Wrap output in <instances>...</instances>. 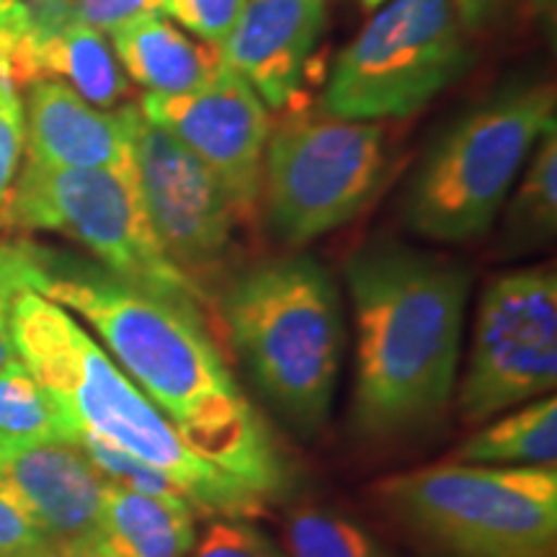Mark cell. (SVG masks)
Instances as JSON below:
<instances>
[{"label": "cell", "mask_w": 557, "mask_h": 557, "mask_svg": "<svg viewBox=\"0 0 557 557\" xmlns=\"http://www.w3.org/2000/svg\"><path fill=\"white\" fill-rule=\"evenodd\" d=\"M132 152L139 197L158 240L201 287L199 278L227 259L240 225L225 186L178 139L145 120L143 111L135 122Z\"/></svg>", "instance_id": "11"}, {"label": "cell", "mask_w": 557, "mask_h": 557, "mask_svg": "<svg viewBox=\"0 0 557 557\" xmlns=\"http://www.w3.org/2000/svg\"><path fill=\"white\" fill-rule=\"evenodd\" d=\"M230 344L276 416L302 436L329 423L344 359L336 282L312 256L259 261L222 289Z\"/></svg>", "instance_id": "4"}, {"label": "cell", "mask_w": 557, "mask_h": 557, "mask_svg": "<svg viewBox=\"0 0 557 557\" xmlns=\"http://www.w3.org/2000/svg\"><path fill=\"white\" fill-rule=\"evenodd\" d=\"M139 109H99L60 81L32 83L26 94V158L54 169L137 176L132 137Z\"/></svg>", "instance_id": "15"}, {"label": "cell", "mask_w": 557, "mask_h": 557, "mask_svg": "<svg viewBox=\"0 0 557 557\" xmlns=\"http://www.w3.org/2000/svg\"><path fill=\"white\" fill-rule=\"evenodd\" d=\"M429 557H557V470L434 465L374 485Z\"/></svg>", "instance_id": "5"}, {"label": "cell", "mask_w": 557, "mask_h": 557, "mask_svg": "<svg viewBox=\"0 0 557 557\" xmlns=\"http://www.w3.org/2000/svg\"><path fill=\"white\" fill-rule=\"evenodd\" d=\"M197 537V508L189 500L145 496L107 480L101 542L107 557H189Z\"/></svg>", "instance_id": "18"}, {"label": "cell", "mask_w": 557, "mask_h": 557, "mask_svg": "<svg viewBox=\"0 0 557 557\" xmlns=\"http://www.w3.org/2000/svg\"><path fill=\"white\" fill-rule=\"evenodd\" d=\"M78 16L86 24L109 34L122 21H129L143 13H163L165 0H73Z\"/></svg>", "instance_id": "28"}, {"label": "cell", "mask_w": 557, "mask_h": 557, "mask_svg": "<svg viewBox=\"0 0 557 557\" xmlns=\"http://www.w3.org/2000/svg\"><path fill=\"white\" fill-rule=\"evenodd\" d=\"M382 3H385V0H359V5H361V9H364V11H377Z\"/></svg>", "instance_id": "33"}, {"label": "cell", "mask_w": 557, "mask_h": 557, "mask_svg": "<svg viewBox=\"0 0 557 557\" xmlns=\"http://www.w3.org/2000/svg\"><path fill=\"white\" fill-rule=\"evenodd\" d=\"M0 487L24 508L47 545L101 553L107 480L78 444L50 442L0 451Z\"/></svg>", "instance_id": "13"}, {"label": "cell", "mask_w": 557, "mask_h": 557, "mask_svg": "<svg viewBox=\"0 0 557 557\" xmlns=\"http://www.w3.org/2000/svg\"><path fill=\"white\" fill-rule=\"evenodd\" d=\"M11 329L18 359L65 413L73 438L96 436L160 470L201 513L253 519L261 511L263 500L199 457L73 312L24 289L13 299Z\"/></svg>", "instance_id": "3"}, {"label": "cell", "mask_w": 557, "mask_h": 557, "mask_svg": "<svg viewBox=\"0 0 557 557\" xmlns=\"http://www.w3.org/2000/svg\"><path fill=\"white\" fill-rule=\"evenodd\" d=\"M246 3L248 0H165L163 16L220 50L238 24Z\"/></svg>", "instance_id": "24"}, {"label": "cell", "mask_w": 557, "mask_h": 557, "mask_svg": "<svg viewBox=\"0 0 557 557\" xmlns=\"http://www.w3.org/2000/svg\"><path fill=\"white\" fill-rule=\"evenodd\" d=\"M26 26V5L24 0H0V34L16 45Z\"/></svg>", "instance_id": "30"}, {"label": "cell", "mask_w": 557, "mask_h": 557, "mask_svg": "<svg viewBox=\"0 0 557 557\" xmlns=\"http://www.w3.org/2000/svg\"><path fill=\"white\" fill-rule=\"evenodd\" d=\"M344 271L357 323L354 429L372 442L423 434L457 393L470 269L400 243H374Z\"/></svg>", "instance_id": "2"}, {"label": "cell", "mask_w": 557, "mask_h": 557, "mask_svg": "<svg viewBox=\"0 0 557 557\" xmlns=\"http://www.w3.org/2000/svg\"><path fill=\"white\" fill-rule=\"evenodd\" d=\"M18 292H24V282H21L18 240L0 243V367L18 359L11 329L13 299H16Z\"/></svg>", "instance_id": "26"}, {"label": "cell", "mask_w": 557, "mask_h": 557, "mask_svg": "<svg viewBox=\"0 0 557 557\" xmlns=\"http://www.w3.org/2000/svg\"><path fill=\"white\" fill-rule=\"evenodd\" d=\"M387 171V135L377 122L292 114L271 129L261 199L271 233L308 246L344 227L377 197Z\"/></svg>", "instance_id": "9"}, {"label": "cell", "mask_w": 557, "mask_h": 557, "mask_svg": "<svg viewBox=\"0 0 557 557\" xmlns=\"http://www.w3.org/2000/svg\"><path fill=\"white\" fill-rule=\"evenodd\" d=\"M26 150V120L24 101L13 81H0V220L9 207L13 184H16L21 156Z\"/></svg>", "instance_id": "25"}, {"label": "cell", "mask_w": 557, "mask_h": 557, "mask_svg": "<svg viewBox=\"0 0 557 557\" xmlns=\"http://www.w3.org/2000/svg\"><path fill=\"white\" fill-rule=\"evenodd\" d=\"M47 545L45 534L34 527L24 508L0 487V557H18Z\"/></svg>", "instance_id": "27"}, {"label": "cell", "mask_w": 557, "mask_h": 557, "mask_svg": "<svg viewBox=\"0 0 557 557\" xmlns=\"http://www.w3.org/2000/svg\"><path fill=\"white\" fill-rule=\"evenodd\" d=\"M11 50H13V45L3 37V34H0V81H3V78L11 81V67H9Z\"/></svg>", "instance_id": "32"}, {"label": "cell", "mask_w": 557, "mask_h": 557, "mask_svg": "<svg viewBox=\"0 0 557 557\" xmlns=\"http://www.w3.org/2000/svg\"><path fill=\"white\" fill-rule=\"evenodd\" d=\"M18 557H107L99 549L88 547H65V545H41L39 549H32V553L18 555Z\"/></svg>", "instance_id": "31"}, {"label": "cell", "mask_w": 557, "mask_h": 557, "mask_svg": "<svg viewBox=\"0 0 557 557\" xmlns=\"http://www.w3.org/2000/svg\"><path fill=\"white\" fill-rule=\"evenodd\" d=\"M50 442H73V429L24 361L13 359L0 367V451Z\"/></svg>", "instance_id": "21"}, {"label": "cell", "mask_w": 557, "mask_h": 557, "mask_svg": "<svg viewBox=\"0 0 557 557\" xmlns=\"http://www.w3.org/2000/svg\"><path fill=\"white\" fill-rule=\"evenodd\" d=\"M189 557H289L287 549L278 547L267 532L250 524V519H225L207 527L197 537Z\"/></svg>", "instance_id": "23"}, {"label": "cell", "mask_w": 557, "mask_h": 557, "mask_svg": "<svg viewBox=\"0 0 557 557\" xmlns=\"http://www.w3.org/2000/svg\"><path fill=\"white\" fill-rule=\"evenodd\" d=\"M26 26L11 50L13 86L65 81L99 109H116L129 94V78L107 34L86 24L73 0H24Z\"/></svg>", "instance_id": "14"}, {"label": "cell", "mask_w": 557, "mask_h": 557, "mask_svg": "<svg viewBox=\"0 0 557 557\" xmlns=\"http://www.w3.org/2000/svg\"><path fill=\"white\" fill-rule=\"evenodd\" d=\"M107 37L124 75L148 94H191L225 67L218 47L194 41L163 13L122 21Z\"/></svg>", "instance_id": "17"}, {"label": "cell", "mask_w": 557, "mask_h": 557, "mask_svg": "<svg viewBox=\"0 0 557 557\" xmlns=\"http://www.w3.org/2000/svg\"><path fill=\"white\" fill-rule=\"evenodd\" d=\"M455 462L496 465V468H555L557 398L545 395L485 421L455 451Z\"/></svg>", "instance_id": "19"}, {"label": "cell", "mask_w": 557, "mask_h": 557, "mask_svg": "<svg viewBox=\"0 0 557 557\" xmlns=\"http://www.w3.org/2000/svg\"><path fill=\"white\" fill-rule=\"evenodd\" d=\"M137 107L145 120L169 132L218 176L240 222L256 220L271 116L238 73L225 65L191 94L145 90Z\"/></svg>", "instance_id": "12"}, {"label": "cell", "mask_w": 557, "mask_h": 557, "mask_svg": "<svg viewBox=\"0 0 557 557\" xmlns=\"http://www.w3.org/2000/svg\"><path fill=\"white\" fill-rule=\"evenodd\" d=\"M557 230V127L547 129L532 150L524 176L504 218V250L527 253L547 246Z\"/></svg>", "instance_id": "20"}, {"label": "cell", "mask_w": 557, "mask_h": 557, "mask_svg": "<svg viewBox=\"0 0 557 557\" xmlns=\"http://www.w3.org/2000/svg\"><path fill=\"white\" fill-rule=\"evenodd\" d=\"M24 289L86 320L111 359L189 447L261 500L292 487V462L194 305L124 282L101 263L18 240Z\"/></svg>", "instance_id": "1"}, {"label": "cell", "mask_w": 557, "mask_h": 557, "mask_svg": "<svg viewBox=\"0 0 557 557\" xmlns=\"http://www.w3.org/2000/svg\"><path fill=\"white\" fill-rule=\"evenodd\" d=\"M284 545L289 557H393L364 524L329 504L292 508Z\"/></svg>", "instance_id": "22"}, {"label": "cell", "mask_w": 557, "mask_h": 557, "mask_svg": "<svg viewBox=\"0 0 557 557\" xmlns=\"http://www.w3.org/2000/svg\"><path fill=\"white\" fill-rule=\"evenodd\" d=\"M557 387V274L532 267L498 274L480 297L457 408L465 423L485 421Z\"/></svg>", "instance_id": "10"}, {"label": "cell", "mask_w": 557, "mask_h": 557, "mask_svg": "<svg viewBox=\"0 0 557 557\" xmlns=\"http://www.w3.org/2000/svg\"><path fill=\"white\" fill-rule=\"evenodd\" d=\"M472 65L451 0H385L341 50L323 111L341 120H406Z\"/></svg>", "instance_id": "8"}, {"label": "cell", "mask_w": 557, "mask_h": 557, "mask_svg": "<svg viewBox=\"0 0 557 557\" xmlns=\"http://www.w3.org/2000/svg\"><path fill=\"white\" fill-rule=\"evenodd\" d=\"M0 225L62 235L124 282L201 310L209 305L207 289L181 271L158 240L137 176L54 169L26 158Z\"/></svg>", "instance_id": "7"}, {"label": "cell", "mask_w": 557, "mask_h": 557, "mask_svg": "<svg viewBox=\"0 0 557 557\" xmlns=\"http://www.w3.org/2000/svg\"><path fill=\"white\" fill-rule=\"evenodd\" d=\"M553 83H513L451 124L410 178L403 214L434 243H468L491 230L540 137L557 127Z\"/></svg>", "instance_id": "6"}, {"label": "cell", "mask_w": 557, "mask_h": 557, "mask_svg": "<svg viewBox=\"0 0 557 557\" xmlns=\"http://www.w3.org/2000/svg\"><path fill=\"white\" fill-rule=\"evenodd\" d=\"M508 0H451L455 5L457 21L462 26L465 34L483 32L493 21H498L500 13H504Z\"/></svg>", "instance_id": "29"}, {"label": "cell", "mask_w": 557, "mask_h": 557, "mask_svg": "<svg viewBox=\"0 0 557 557\" xmlns=\"http://www.w3.org/2000/svg\"><path fill=\"white\" fill-rule=\"evenodd\" d=\"M325 24V0H248L220 47L222 62L238 73L269 111L295 101L305 65Z\"/></svg>", "instance_id": "16"}]
</instances>
